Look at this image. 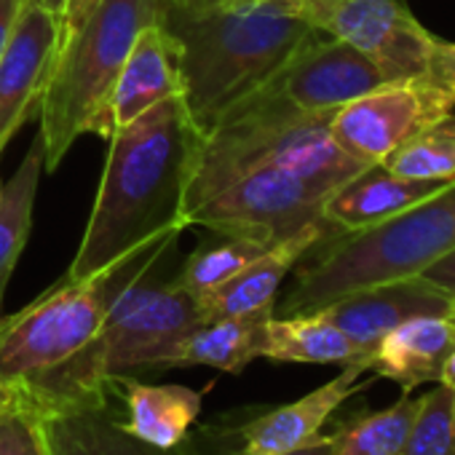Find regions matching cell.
<instances>
[{
    "instance_id": "cell-1",
    "label": "cell",
    "mask_w": 455,
    "mask_h": 455,
    "mask_svg": "<svg viewBox=\"0 0 455 455\" xmlns=\"http://www.w3.org/2000/svg\"><path fill=\"white\" fill-rule=\"evenodd\" d=\"M201 132L185 100L169 97L108 137V158L68 279L94 276L182 234V201Z\"/></svg>"
},
{
    "instance_id": "cell-2",
    "label": "cell",
    "mask_w": 455,
    "mask_h": 455,
    "mask_svg": "<svg viewBox=\"0 0 455 455\" xmlns=\"http://www.w3.org/2000/svg\"><path fill=\"white\" fill-rule=\"evenodd\" d=\"M177 236L172 234L94 276H65L28 308L0 319V383L22 388L41 410L108 404V378L97 356L108 311L134 276L177 244Z\"/></svg>"
},
{
    "instance_id": "cell-3",
    "label": "cell",
    "mask_w": 455,
    "mask_h": 455,
    "mask_svg": "<svg viewBox=\"0 0 455 455\" xmlns=\"http://www.w3.org/2000/svg\"><path fill=\"white\" fill-rule=\"evenodd\" d=\"M298 4L271 0L255 9L204 12L158 4V22L177 41L182 100L201 137L228 108L266 86L319 33L303 20Z\"/></svg>"
},
{
    "instance_id": "cell-4",
    "label": "cell",
    "mask_w": 455,
    "mask_h": 455,
    "mask_svg": "<svg viewBox=\"0 0 455 455\" xmlns=\"http://www.w3.org/2000/svg\"><path fill=\"white\" fill-rule=\"evenodd\" d=\"M452 247L455 180L375 228L322 239L298 263L290 292L276 300V316L311 314L348 292L418 276Z\"/></svg>"
},
{
    "instance_id": "cell-5",
    "label": "cell",
    "mask_w": 455,
    "mask_h": 455,
    "mask_svg": "<svg viewBox=\"0 0 455 455\" xmlns=\"http://www.w3.org/2000/svg\"><path fill=\"white\" fill-rule=\"evenodd\" d=\"M332 113H306L271 84L228 108L201 137L185 204L244 169L274 166L338 188L364 169L330 134Z\"/></svg>"
},
{
    "instance_id": "cell-6",
    "label": "cell",
    "mask_w": 455,
    "mask_h": 455,
    "mask_svg": "<svg viewBox=\"0 0 455 455\" xmlns=\"http://www.w3.org/2000/svg\"><path fill=\"white\" fill-rule=\"evenodd\" d=\"M158 20V0H102L70 33L38 100L44 172L54 174L84 134L110 137V100L137 33Z\"/></svg>"
},
{
    "instance_id": "cell-7",
    "label": "cell",
    "mask_w": 455,
    "mask_h": 455,
    "mask_svg": "<svg viewBox=\"0 0 455 455\" xmlns=\"http://www.w3.org/2000/svg\"><path fill=\"white\" fill-rule=\"evenodd\" d=\"M332 190L319 180L274 166L244 169L185 204L182 225H201L217 236L271 250L306 225L322 222V206Z\"/></svg>"
},
{
    "instance_id": "cell-8",
    "label": "cell",
    "mask_w": 455,
    "mask_h": 455,
    "mask_svg": "<svg viewBox=\"0 0 455 455\" xmlns=\"http://www.w3.org/2000/svg\"><path fill=\"white\" fill-rule=\"evenodd\" d=\"M156 266L134 276L108 311L97 338L105 378L132 375L137 370H169V359L180 343L204 324L196 298L174 279H150Z\"/></svg>"
},
{
    "instance_id": "cell-9",
    "label": "cell",
    "mask_w": 455,
    "mask_h": 455,
    "mask_svg": "<svg viewBox=\"0 0 455 455\" xmlns=\"http://www.w3.org/2000/svg\"><path fill=\"white\" fill-rule=\"evenodd\" d=\"M452 110L455 86L423 73L383 84L338 108L330 118V134L343 153L372 166Z\"/></svg>"
},
{
    "instance_id": "cell-10",
    "label": "cell",
    "mask_w": 455,
    "mask_h": 455,
    "mask_svg": "<svg viewBox=\"0 0 455 455\" xmlns=\"http://www.w3.org/2000/svg\"><path fill=\"white\" fill-rule=\"evenodd\" d=\"M303 20L367 54L388 81L428 70L436 36L428 33L404 0H300Z\"/></svg>"
},
{
    "instance_id": "cell-11",
    "label": "cell",
    "mask_w": 455,
    "mask_h": 455,
    "mask_svg": "<svg viewBox=\"0 0 455 455\" xmlns=\"http://www.w3.org/2000/svg\"><path fill=\"white\" fill-rule=\"evenodd\" d=\"M268 84L306 113H335L391 81L359 49L314 33Z\"/></svg>"
},
{
    "instance_id": "cell-12",
    "label": "cell",
    "mask_w": 455,
    "mask_h": 455,
    "mask_svg": "<svg viewBox=\"0 0 455 455\" xmlns=\"http://www.w3.org/2000/svg\"><path fill=\"white\" fill-rule=\"evenodd\" d=\"M452 308L455 298L436 290L420 276H407L348 292L319 308V314L330 319L359 348L364 367H370L372 351L394 327L415 316L450 314Z\"/></svg>"
},
{
    "instance_id": "cell-13",
    "label": "cell",
    "mask_w": 455,
    "mask_h": 455,
    "mask_svg": "<svg viewBox=\"0 0 455 455\" xmlns=\"http://www.w3.org/2000/svg\"><path fill=\"white\" fill-rule=\"evenodd\" d=\"M62 25L49 12L25 4L14 36L0 57V153L38 105L60 52Z\"/></svg>"
},
{
    "instance_id": "cell-14",
    "label": "cell",
    "mask_w": 455,
    "mask_h": 455,
    "mask_svg": "<svg viewBox=\"0 0 455 455\" xmlns=\"http://www.w3.org/2000/svg\"><path fill=\"white\" fill-rule=\"evenodd\" d=\"M364 372H367L364 367L348 364L340 370V375L308 391L306 396L290 404L263 410L260 415H255L250 423L239 428L242 436L239 455H282L314 442L316 436H322L324 423L338 412V407L367 386L362 383Z\"/></svg>"
},
{
    "instance_id": "cell-15",
    "label": "cell",
    "mask_w": 455,
    "mask_h": 455,
    "mask_svg": "<svg viewBox=\"0 0 455 455\" xmlns=\"http://www.w3.org/2000/svg\"><path fill=\"white\" fill-rule=\"evenodd\" d=\"M338 234L335 228L322 220L306 225L303 231L266 250L258 260H252L244 271H239L231 282H225L214 292L196 300L204 322L222 316H242L255 311H276V295L282 282L298 268V263L327 236Z\"/></svg>"
},
{
    "instance_id": "cell-16",
    "label": "cell",
    "mask_w": 455,
    "mask_h": 455,
    "mask_svg": "<svg viewBox=\"0 0 455 455\" xmlns=\"http://www.w3.org/2000/svg\"><path fill=\"white\" fill-rule=\"evenodd\" d=\"M169 97H182L180 52L177 41L156 20L137 33L118 73L110 100L113 132L166 102Z\"/></svg>"
},
{
    "instance_id": "cell-17",
    "label": "cell",
    "mask_w": 455,
    "mask_h": 455,
    "mask_svg": "<svg viewBox=\"0 0 455 455\" xmlns=\"http://www.w3.org/2000/svg\"><path fill=\"white\" fill-rule=\"evenodd\" d=\"M442 180H412L388 172L380 164L364 166L346 182H340L324 201L322 217L338 234H356L375 228L418 201L436 193Z\"/></svg>"
},
{
    "instance_id": "cell-18",
    "label": "cell",
    "mask_w": 455,
    "mask_h": 455,
    "mask_svg": "<svg viewBox=\"0 0 455 455\" xmlns=\"http://www.w3.org/2000/svg\"><path fill=\"white\" fill-rule=\"evenodd\" d=\"M108 391L124 402L121 426L140 442L172 450L182 444L201 415L204 394L177 383H140L132 375L108 378Z\"/></svg>"
},
{
    "instance_id": "cell-19",
    "label": "cell",
    "mask_w": 455,
    "mask_h": 455,
    "mask_svg": "<svg viewBox=\"0 0 455 455\" xmlns=\"http://www.w3.org/2000/svg\"><path fill=\"white\" fill-rule=\"evenodd\" d=\"M455 348V314L415 316L394 327L372 351L370 372L394 380L402 391L439 383L442 367Z\"/></svg>"
},
{
    "instance_id": "cell-20",
    "label": "cell",
    "mask_w": 455,
    "mask_h": 455,
    "mask_svg": "<svg viewBox=\"0 0 455 455\" xmlns=\"http://www.w3.org/2000/svg\"><path fill=\"white\" fill-rule=\"evenodd\" d=\"M44 426L52 455H196L190 439L172 450L150 447L134 439L121 415L108 404L44 410Z\"/></svg>"
},
{
    "instance_id": "cell-21",
    "label": "cell",
    "mask_w": 455,
    "mask_h": 455,
    "mask_svg": "<svg viewBox=\"0 0 455 455\" xmlns=\"http://www.w3.org/2000/svg\"><path fill=\"white\" fill-rule=\"evenodd\" d=\"M274 314L276 311H255L198 324L180 343L169 367H214L228 375H242L255 359H263Z\"/></svg>"
},
{
    "instance_id": "cell-22",
    "label": "cell",
    "mask_w": 455,
    "mask_h": 455,
    "mask_svg": "<svg viewBox=\"0 0 455 455\" xmlns=\"http://www.w3.org/2000/svg\"><path fill=\"white\" fill-rule=\"evenodd\" d=\"M263 359L279 364H359V348L319 311L292 314V316H271L266 332ZM367 370V367H364Z\"/></svg>"
},
{
    "instance_id": "cell-23",
    "label": "cell",
    "mask_w": 455,
    "mask_h": 455,
    "mask_svg": "<svg viewBox=\"0 0 455 455\" xmlns=\"http://www.w3.org/2000/svg\"><path fill=\"white\" fill-rule=\"evenodd\" d=\"M44 174V142L36 137L14 177L0 190V319H4V300L12 274L30 236L36 196Z\"/></svg>"
},
{
    "instance_id": "cell-24",
    "label": "cell",
    "mask_w": 455,
    "mask_h": 455,
    "mask_svg": "<svg viewBox=\"0 0 455 455\" xmlns=\"http://www.w3.org/2000/svg\"><path fill=\"white\" fill-rule=\"evenodd\" d=\"M415 410L418 399H412L410 391H402L394 404L364 412L338 428L332 455H402Z\"/></svg>"
},
{
    "instance_id": "cell-25",
    "label": "cell",
    "mask_w": 455,
    "mask_h": 455,
    "mask_svg": "<svg viewBox=\"0 0 455 455\" xmlns=\"http://www.w3.org/2000/svg\"><path fill=\"white\" fill-rule=\"evenodd\" d=\"M380 166L412 180H455V113H447L402 142Z\"/></svg>"
},
{
    "instance_id": "cell-26",
    "label": "cell",
    "mask_w": 455,
    "mask_h": 455,
    "mask_svg": "<svg viewBox=\"0 0 455 455\" xmlns=\"http://www.w3.org/2000/svg\"><path fill=\"white\" fill-rule=\"evenodd\" d=\"M263 252L266 250L260 244L217 236L214 242H204L196 252L188 255L174 282L198 300L214 292L217 287H222L225 282H231L239 271H244Z\"/></svg>"
},
{
    "instance_id": "cell-27",
    "label": "cell",
    "mask_w": 455,
    "mask_h": 455,
    "mask_svg": "<svg viewBox=\"0 0 455 455\" xmlns=\"http://www.w3.org/2000/svg\"><path fill=\"white\" fill-rule=\"evenodd\" d=\"M402 455H455L452 391L436 386L418 396V410Z\"/></svg>"
},
{
    "instance_id": "cell-28",
    "label": "cell",
    "mask_w": 455,
    "mask_h": 455,
    "mask_svg": "<svg viewBox=\"0 0 455 455\" xmlns=\"http://www.w3.org/2000/svg\"><path fill=\"white\" fill-rule=\"evenodd\" d=\"M0 455H52L44 410L30 396L0 410Z\"/></svg>"
},
{
    "instance_id": "cell-29",
    "label": "cell",
    "mask_w": 455,
    "mask_h": 455,
    "mask_svg": "<svg viewBox=\"0 0 455 455\" xmlns=\"http://www.w3.org/2000/svg\"><path fill=\"white\" fill-rule=\"evenodd\" d=\"M418 276L426 279L428 284H434L436 290L447 292L450 298H455V247L447 250L444 255H439L434 263H428Z\"/></svg>"
},
{
    "instance_id": "cell-30",
    "label": "cell",
    "mask_w": 455,
    "mask_h": 455,
    "mask_svg": "<svg viewBox=\"0 0 455 455\" xmlns=\"http://www.w3.org/2000/svg\"><path fill=\"white\" fill-rule=\"evenodd\" d=\"M426 73L447 86H455V44L452 41H442V38L434 41Z\"/></svg>"
},
{
    "instance_id": "cell-31",
    "label": "cell",
    "mask_w": 455,
    "mask_h": 455,
    "mask_svg": "<svg viewBox=\"0 0 455 455\" xmlns=\"http://www.w3.org/2000/svg\"><path fill=\"white\" fill-rule=\"evenodd\" d=\"M102 4V0H68V6H65V17H62V33H60V44L70 36V33H76L86 20H89V14L97 9Z\"/></svg>"
},
{
    "instance_id": "cell-32",
    "label": "cell",
    "mask_w": 455,
    "mask_h": 455,
    "mask_svg": "<svg viewBox=\"0 0 455 455\" xmlns=\"http://www.w3.org/2000/svg\"><path fill=\"white\" fill-rule=\"evenodd\" d=\"M22 6H25V0H0V57H4V52L14 36Z\"/></svg>"
},
{
    "instance_id": "cell-33",
    "label": "cell",
    "mask_w": 455,
    "mask_h": 455,
    "mask_svg": "<svg viewBox=\"0 0 455 455\" xmlns=\"http://www.w3.org/2000/svg\"><path fill=\"white\" fill-rule=\"evenodd\" d=\"M332 450H335V434H322L314 442L295 447L290 452H282V455H332Z\"/></svg>"
},
{
    "instance_id": "cell-34",
    "label": "cell",
    "mask_w": 455,
    "mask_h": 455,
    "mask_svg": "<svg viewBox=\"0 0 455 455\" xmlns=\"http://www.w3.org/2000/svg\"><path fill=\"white\" fill-rule=\"evenodd\" d=\"M161 6H177V9H190V12H204L220 6V0H158Z\"/></svg>"
},
{
    "instance_id": "cell-35",
    "label": "cell",
    "mask_w": 455,
    "mask_h": 455,
    "mask_svg": "<svg viewBox=\"0 0 455 455\" xmlns=\"http://www.w3.org/2000/svg\"><path fill=\"white\" fill-rule=\"evenodd\" d=\"M25 4H30V6H38V9L49 12V14H52V17H57V20H60V25H62V17H65V6H68V0H25Z\"/></svg>"
},
{
    "instance_id": "cell-36",
    "label": "cell",
    "mask_w": 455,
    "mask_h": 455,
    "mask_svg": "<svg viewBox=\"0 0 455 455\" xmlns=\"http://www.w3.org/2000/svg\"><path fill=\"white\" fill-rule=\"evenodd\" d=\"M28 394L17 386H9V383H0V410H6L12 404H17L20 399H25Z\"/></svg>"
},
{
    "instance_id": "cell-37",
    "label": "cell",
    "mask_w": 455,
    "mask_h": 455,
    "mask_svg": "<svg viewBox=\"0 0 455 455\" xmlns=\"http://www.w3.org/2000/svg\"><path fill=\"white\" fill-rule=\"evenodd\" d=\"M439 383L447 386L450 391H455V348L450 351V356H447V362H444V367H442Z\"/></svg>"
},
{
    "instance_id": "cell-38",
    "label": "cell",
    "mask_w": 455,
    "mask_h": 455,
    "mask_svg": "<svg viewBox=\"0 0 455 455\" xmlns=\"http://www.w3.org/2000/svg\"><path fill=\"white\" fill-rule=\"evenodd\" d=\"M263 4H271V0H220V6H228V9H255Z\"/></svg>"
},
{
    "instance_id": "cell-39",
    "label": "cell",
    "mask_w": 455,
    "mask_h": 455,
    "mask_svg": "<svg viewBox=\"0 0 455 455\" xmlns=\"http://www.w3.org/2000/svg\"><path fill=\"white\" fill-rule=\"evenodd\" d=\"M452 426H455V391H452Z\"/></svg>"
},
{
    "instance_id": "cell-40",
    "label": "cell",
    "mask_w": 455,
    "mask_h": 455,
    "mask_svg": "<svg viewBox=\"0 0 455 455\" xmlns=\"http://www.w3.org/2000/svg\"><path fill=\"white\" fill-rule=\"evenodd\" d=\"M0 190H4V185H0Z\"/></svg>"
},
{
    "instance_id": "cell-41",
    "label": "cell",
    "mask_w": 455,
    "mask_h": 455,
    "mask_svg": "<svg viewBox=\"0 0 455 455\" xmlns=\"http://www.w3.org/2000/svg\"><path fill=\"white\" fill-rule=\"evenodd\" d=\"M452 314H455V308H452Z\"/></svg>"
}]
</instances>
